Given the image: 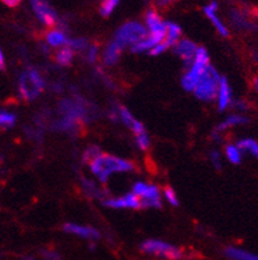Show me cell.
<instances>
[{
	"mask_svg": "<svg viewBox=\"0 0 258 260\" xmlns=\"http://www.w3.org/2000/svg\"><path fill=\"white\" fill-rule=\"evenodd\" d=\"M90 169L100 182H107L109 176L114 173H121V172H133L136 169L132 161H128L125 158L116 157L108 153H100L98 157H95L90 162Z\"/></svg>",
	"mask_w": 258,
	"mask_h": 260,
	"instance_id": "1",
	"label": "cell"
},
{
	"mask_svg": "<svg viewBox=\"0 0 258 260\" xmlns=\"http://www.w3.org/2000/svg\"><path fill=\"white\" fill-rule=\"evenodd\" d=\"M194 63L191 65L189 72L182 77V86L183 89L187 91H194L195 87L199 83L203 73L209 66V56L206 48H196L195 57H194Z\"/></svg>",
	"mask_w": 258,
	"mask_h": 260,
	"instance_id": "2",
	"label": "cell"
},
{
	"mask_svg": "<svg viewBox=\"0 0 258 260\" xmlns=\"http://www.w3.org/2000/svg\"><path fill=\"white\" fill-rule=\"evenodd\" d=\"M20 94L25 101H33L44 91L45 81L39 70L28 69L20 76L19 79Z\"/></svg>",
	"mask_w": 258,
	"mask_h": 260,
	"instance_id": "3",
	"label": "cell"
},
{
	"mask_svg": "<svg viewBox=\"0 0 258 260\" xmlns=\"http://www.w3.org/2000/svg\"><path fill=\"white\" fill-rule=\"evenodd\" d=\"M220 78L219 73L216 72L213 66L209 65L204 73H203L202 78H200L199 83L194 90V94L200 101H212L217 96V91H219V83Z\"/></svg>",
	"mask_w": 258,
	"mask_h": 260,
	"instance_id": "4",
	"label": "cell"
},
{
	"mask_svg": "<svg viewBox=\"0 0 258 260\" xmlns=\"http://www.w3.org/2000/svg\"><path fill=\"white\" fill-rule=\"evenodd\" d=\"M140 248L145 254L164 257L167 260H180L183 257V251L180 248L166 243V242L157 241V239H149V241L142 242Z\"/></svg>",
	"mask_w": 258,
	"mask_h": 260,
	"instance_id": "5",
	"label": "cell"
},
{
	"mask_svg": "<svg viewBox=\"0 0 258 260\" xmlns=\"http://www.w3.org/2000/svg\"><path fill=\"white\" fill-rule=\"evenodd\" d=\"M148 36V29L141 23L137 21H129L121 25L115 35V40L121 45H134L140 43L141 40H144Z\"/></svg>",
	"mask_w": 258,
	"mask_h": 260,
	"instance_id": "6",
	"label": "cell"
},
{
	"mask_svg": "<svg viewBox=\"0 0 258 260\" xmlns=\"http://www.w3.org/2000/svg\"><path fill=\"white\" fill-rule=\"evenodd\" d=\"M132 191L137 197H140L142 208H161L162 206L160 189L156 185H148L145 182L138 181L133 185Z\"/></svg>",
	"mask_w": 258,
	"mask_h": 260,
	"instance_id": "7",
	"label": "cell"
},
{
	"mask_svg": "<svg viewBox=\"0 0 258 260\" xmlns=\"http://www.w3.org/2000/svg\"><path fill=\"white\" fill-rule=\"evenodd\" d=\"M30 4L40 21L46 26H54L58 23L57 12L50 6L49 0H30Z\"/></svg>",
	"mask_w": 258,
	"mask_h": 260,
	"instance_id": "8",
	"label": "cell"
},
{
	"mask_svg": "<svg viewBox=\"0 0 258 260\" xmlns=\"http://www.w3.org/2000/svg\"><path fill=\"white\" fill-rule=\"evenodd\" d=\"M103 205L111 209H134V210L142 209L140 197L134 194L133 191L127 193V194L120 198H108V200H104Z\"/></svg>",
	"mask_w": 258,
	"mask_h": 260,
	"instance_id": "9",
	"label": "cell"
},
{
	"mask_svg": "<svg viewBox=\"0 0 258 260\" xmlns=\"http://www.w3.org/2000/svg\"><path fill=\"white\" fill-rule=\"evenodd\" d=\"M174 48V53H175L176 56L182 58L186 65H190V63L193 62V58L195 57V52H196V45L193 43V41H190V40H179L175 45L173 46Z\"/></svg>",
	"mask_w": 258,
	"mask_h": 260,
	"instance_id": "10",
	"label": "cell"
},
{
	"mask_svg": "<svg viewBox=\"0 0 258 260\" xmlns=\"http://www.w3.org/2000/svg\"><path fill=\"white\" fill-rule=\"evenodd\" d=\"M63 231L69 233V234L78 235L81 238H86V239H99L100 238V233L96 229L91 228V226H81V224L76 223H65L63 224Z\"/></svg>",
	"mask_w": 258,
	"mask_h": 260,
	"instance_id": "11",
	"label": "cell"
},
{
	"mask_svg": "<svg viewBox=\"0 0 258 260\" xmlns=\"http://www.w3.org/2000/svg\"><path fill=\"white\" fill-rule=\"evenodd\" d=\"M119 116H120V120L127 125L128 128H131V131H133L134 136L140 135V134H145L146 129H145L144 124L141 122H138L137 119L134 118L133 115L131 114V111L123 106L119 107Z\"/></svg>",
	"mask_w": 258,
	"mask_h": 260,
	"instance_id": "12",
	"label": "cell"
},
{
	"mask_svg": "<svg viewBox=\"0 0 258 260\" xmlns=\"http://www.w3.org/2000/svg\"><path fill=\"white\" fill-rule=\"evenodd\" d=\"M232 90H231V86H229L228 79L226 77H222L220 78L219 83V91H217V103H219V110L220 111H224L232 105Z\"/></svg>",
	"mask_w": 258,
	"mask_h": 260,
	"instance_id": "13",
	"label": "cell"
},
{
	"mask_svg": "<svg viewBox=\"0 0 258 260\" xmlns=\"http://www.w3.org/2000/svg\"><path fill=\"white\" fill-rule=\"evenodd\" d=\"M203 11H204V13H206V16L211 20V23L213 24V26L216 28V30H217V32H219L223 37H228L229 36L228 28L224 25V23H223L222 20L219 19L217 13H216L217 12V3H216V2L209 3L208 6H206L204 8H203Z\"/></svg>",
	"mask_w": 258,
	"mask_h": 260,
	"instance_id": "14",
	"label": "cell"
},
{
	"mask_svg": "<svg viewBox=\"0 0 258 260\" xmlns=\"http://www.w3.org/2000/svg\"><path fill=\"white\" fill-rule=\"evenodd\" d=\"M148 29L156 35H165L166 36V23L161 19V16L154 10H149L145 16Z\"/></svg>",
	"mask_w": 258,
	"mask_h": 260,
	"instance_id": "15",
	"label": "cell"
},
{
	"mask_svg": "<svg viewBox=\"0 0 258 260\" xmlns=\"http://www.w3.org/2000/svg\"><path fill=\"white\" fill-rule=\"evenodd\" d=\"M124 49V46L119 44L116 40L111 41L105 48L104 53H103V62L108 66H112L115 63H118L119 58L121 56V52Z\"/></svg>",
	"mask_w": 258,
	"mask_h": 260,
	"instance_id": "16",
	"label": "cell"
},
{
	"mask_svg": "<svg viewBox=\"0 0 258 260\" xmlns=\"http://www.w3.org/2000/svg\"><path fill=\"white\" fill-rule=\"evenodd\" d=\"M231 20H232L233 25H235L236 28H239V29H242V30L257 29L255 24L253 23L252 20L249 19L245 13L242 12V11H239V10L231 11Z\"/></svg>",
	"mask_w": 258,
	"mask_h": 260,
	"instance_id": "17",
	"label": "cell"
},
{
	"mask_svg": "<svg viewBox=\"0 0 258 260\" xmlns=\"http://www.w3.org/2000/svg\"><path fill=\"white\" fill-rule=\"evenodd\" d=\"M69 40L66 33L62 29H52L46 33V43L49 44L53 48H58V46H67Z\"/></svg>",
	"mask_w": 258,
	"mask_h": 260,
	"instance_id": "18",
	"label": "cell"
},
{
	"mask_svg": "<svg viewBox=\"0 0 258 260\" xmlns=\"http://www.w3.org/2000/svg\"><path fill=\"white\" fill-rule=\"evenodd\" d=\"M224 254L231 260H258V255L237 247H227Z\"/></svg>",
	"mask_w": 258,
	"mask_h": 260,
	"instance_id": "19",
	"label": "cell"
},
{
	"mask_svg": "<svg viewBox=\"0 0 258 260\" xmlns=\"http://www.w3.org/2000/svg\"><path fill=\"white\" fill-rule=\"evenodd\" d=\"M249 122V119L245 118V116L242 115H237V114H235V115H231L228 116V118L224 120L223 123H220L217 127H216L215 131L217 132V134H220V132L226 131V129L228 128H232V127H235V125H241V124H245V123Z\"/></svg>",
	"mask_w": 258,
	"mask_h": 260,
	"instance_id": "20",
	"label": "cell"
},
{
	"mask_svg": "<svg viewBox=\"0 0 258 260\" xmlns=\"http://www.w3.org/2000/svg\"><path fill=\"white\" fill-rule=\"evenodd\" d=\"M180 35H182V29L180 26L175 23H166V37H165V41L167 43V45L174 46L180 39Z\"/></svg>",
	"mask_w": 258,
	"mask_h": 260,
	"instance_id": "21",
	"label": "cell"
},
{
	"mask_svg": "<svg viewBox=\"0 0 258 260\" xmlns=\"http://www.w3.org/2000/svg\"><path fill=\"white\" fill-rule=\"evenodd\" d=\"M81 185H82V188H83V190H85L86 194L90 196V197L99 198V200H101V198H103V196H104V191L101 190V189L99 188L98 185L95 184L94 181L88 180V178H86V177L81 178Z\"/></svg>",
	"mask_w": 258,
	"mask_h": 260,
	"instance_id": "22",
	"label": "cell"
},
{
	"mask_svg": "<svg viewBox=\"0 0 258 260\" xmlns=\"http://www.w3.org/2000/svg\"><path fill=\"white\" fill-rule=\"evenodd\" d=\"M56 62L61 66H70L74 59V50L70 46H62L58 52L56 53Z\"/></svg>",
	"mask_w": 258,
	"mask_h": 260,
	"instance_id": "23",
	"label": "cell"
},
{
	"mask_svg": "<svg viewBox=\"0 0 258 260\" xmlns=\"http://www.w3.org/2000/svg\"><path fill=\"white\" fill-rule=\"evenodd\" d=\"M237 147L242 153H249L253 157L258 158V142L254 139H241L237 143Z\"/></svg>",
	"mask_w": 258,
	"mask_h": 260,
	"instance_id": "24",
	"label": "cell"
},
{
	"mask_svg": "<svg viewBox=\"0 0 258 260\" xmlns=\"http://www.w3.org/2000/svg\"><path fill=\"white\" fill-rule=\"evenodd\" d=\"M226 156L229 161L235 165H239L242 161V152L240 151L237 145L229 144L226 147Z\"/></svg>",
	"mask_w": 258,
	"mask_h": 260,
	"instance_id": "25",
	"label": "cell"
},
{
	"mask_svg": "<svg viewBox=\"0 0 258 260\" xmlns=\"http://www.w3.org/2000/svg\"><path fill=\"white\" fill-rule=\"evenodd\" d=\"M119 3H120V0H101L100 6H99V12L103 17L111 16Z\"/></svg>",
	"mask_w": 258,
	"mask_h": 260,
	"instance_id": "26",
	"label": "cell"
},
{
	"mask_svg": "<svg viewBox=\"0 0 258 260\" xmlns=\"http://www.w3.org/2000/svg\"><path fill=\"white\" fill-rule=\"evenodd\" d=\"M16 123V115L12 112L0 110V127L2 128H11Z\"/></svg>",
	"mask_w": 258,
	"mask_h": 260,
	"instance_id": "27",
	"label": "cell"
},
{
	"mask_svg": "<svg viewBox=\"0 0 258 260\" xmlns=\"http://www.w3.org/2000/svg\"><path fill=\"white\" fill-rule=\"evenodd\" d=\"M100 153H101L100 149H99V147H96V145H91V147H88V148L86 149L85 153H83V158H82L83 162H86V164H90V162H91L95 157H98Z\"/></svg>",
	"mask_w": 258,
	"mask_h": 260,
	"instance_id": "28",
	"label": "cell"
},
{
	"mask_svg": "<svg viewBox=\"0 0 258 260\" xmlns=\"http://www.w3.org/2000/svg\"><path fill=\"white\" fill-rule=\"evenodd\" d=\"M67 46H70L74 52H82V50H87L88 45V41L86 39H72L69 40V44Z\"/></svg>",
	"mask_w": 258,
	"mask_h": 260,
	"instance_id": "29",
	"label": "cell"
},
{
	"mask_svg": "<svg viewBox=\"0 0 258 260\" xmlns=\"http://www.w3.org/2000/svg\"><path fill=\"white\" fill-rule=\"evenodd\" d=\"M134 138H136V143H137L138 148L142 149V151H148L149 149V147H151V139L148 136V132L136 135Z\"/></svg>",
	"mask_w": 258,
	"mask_h": 260,
	"instance_id": "30",
	"label": "cell"
},
{
	"mask_svg": "<svg viewBox=\"0 0 258 260\" xmlns=\"http://www.w3.org/2000/svg\"><path fill=\"white\" fill-rule=\"evenodd\" d=\"M98 53H99V48L96 44L94 45H90L86 50V59H87L88 63H94L96 59H98Z\"/></svg>",
	"mask_w": 258,
	"mask_h": 260,
	"instance_id": "31",
	"label": "cell"
},
{
	"mask_svg": "<svg viewBox=\"0 0 258 260\" xmlns=\"http://www.w3.org/2000/svg\"><path fill=\"white\" fill-rule=\"evenodd\" d=\"M164 194L170 205H173V206H178V205H179V201H178V198H176L175 191H174L173 188H170V186H166L164 190Z\"/></svg>",
	"mask_w": 258,
	"mask_h": 260,
	"instance_id": "32",
	"label": "cell"
},
{
	"mask_svg": "<svg viewBox=\"0 0 258 260\" xmlns=\"http://www.w3.org/2000/svg\"><path fill=\"white\" fill-rule=\"evenodd\" d=\"M209 157H211V161H212L213 167H215L216 169L222 168V158H220L219 152L212 151L211 152V155H209Z\"/></svg>",
	"mask_w": 258,
	"mask_h": 260,
	"instance_id": "33",
	"label": "cell"
},
{
	"mask_svg": "<svg viewBox=\"0 0 258 260\" xmlns=\"http://www.w3.org/2000/svg\"><path fill=\"white\" fill-rule=\"evenodd\" d=\"M44 260H59V255L57 254L56 251H48L45 250L43 252Z\"/></svg>",
	"mask_w": 258,
	"mask_h": 260,
	"instance_id": "34",
	"label": "cell"
},
{
	"mask_svg": "<svg viewBox=\"0 0 258 260\" xmlns=\"http://www.w3.org/2000/svg\"><path fill=\"white\" fill-rule=\"evenodd\" d=\"M231 106H232L233 109L240 110V111H245V110L248 109V105H246L244 101H241V99H237V101L232 102V105H231Z\"/></svg>",
	"mask_w": 258,
	"mask_h": 260,
	"instance_id": "35",
	"label": "cell"
},
{
	"mask_svg": "<svg viewBox=\"0 0 258 260\" xmlns=\"http://www.w3.org/2000/svg\"><path fill=\"white\" fill-rule=\"evenodd\" d=\"M175 2H178V0H157V6L161 7V8H166V7L171 6Z\"/></svg>",
	"mask_w": 258,
	"mask_h": 260,
	"instance_id": "36",
	"label": "cell"
},
{
	"mask_svg": "<svg viewBox=\"0 0 258 260\" xmlns=\"http://www.w3.org/2000/svg\"><path fill=\"white\" fill-rule=\"evenodd\" d=\"M2 2L8 7H17L21 3V0H2Z\"/></svg>",
	"mask_w": 258,
	"mask_h": 260,
	"instance_id": "37",
	"label": "cell"
},
{
	"mask_svg": "<svg viewBox=\"0 0 258 260\" xmlns=\"http://www.w3.org/2000/svg\"><path fill=\"white\" fill-rule=\"evenodd\" d=\"M6 68V61H4V54L0 49V69H4Z\"/></svg>",
	"mask_w": 258,
	"mask_h": 260,
	"instance_id": "38",
	"label": "cell"
},
{
	"mask_svg": "<svg viewBox=\"0 0 258 260\" xmlns=\"http://www.w3.org/2000/svg\"><path fill=\"white\" fill-rule=\"evenodd\" d=\"M253 87H254L255 91L258 92V77H255V78L253 79Z\"/></svg>",
	"mask_w": 258,
	"mask_h": 260,
	"instance_id": "39",
	"label": "cell"
}]
</instances>
